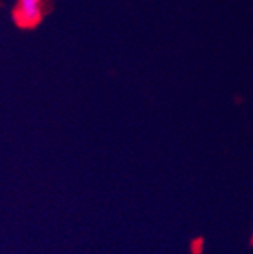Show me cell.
I'll list each match as a JSON object with an SVG mask.
<instances>
[{"mask_svg": "<svg viewBox=\"0 0 253 254\" xmlns=\"http://www.w3.org/2000/svg\"><path fill=\"white\" fill-rule=\"evenodd\" d=\"M44 15V0H17L12 18L21 29L37 27Z\"/></svg>", "mask_w": 253, "mask_h": 254, "instance_id": "cell-1", "label": "cell"}]
</instances>
